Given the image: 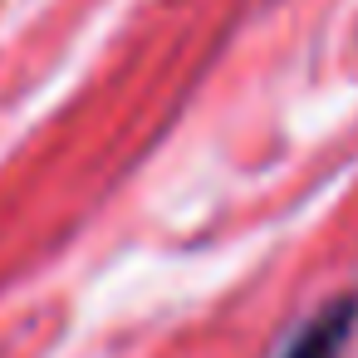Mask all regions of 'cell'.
Instances as JSON below:
<instances>
[{
    "label": "cell",
    "instance_id": "cell-1",
    "mask_svg": "<svg viewBox=\"0 0 358 358\" xmlns=\"http://www.w3.org/2000/svg\"><path fill=\"white\" fill-rule=\"evenodd\" d=\"M338 338H343V314L314 319V324L289 343V353H285V358H334V353H338Z\"/></svg>",
    "mask_w": 358,
    "mask_h": 358
}]
</instances>
